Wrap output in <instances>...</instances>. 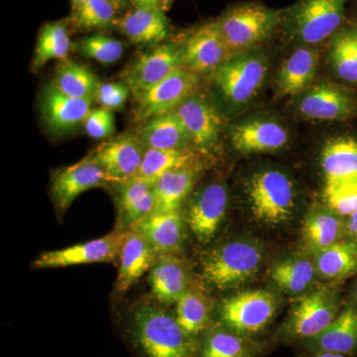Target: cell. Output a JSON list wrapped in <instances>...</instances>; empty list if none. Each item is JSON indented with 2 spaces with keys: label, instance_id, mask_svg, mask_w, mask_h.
<instances>
[{
  "label": "cell",
  "instance_id": "1",
  "mask_svg": "<svg viewBox=\"0 0 357 357\" xmlns=\"http://www.w3.org/2000/svg\"><path fill=\"white\" fill-rule=\"evenodd\" d=\"M126 333L140 357H199L198 340L188 335L175 314L160 305L143 303L134 307Z\"/></svg>",
  "mask_w": 357,
  "mask_h": 357
},
{
  "label": "cell",
  "instance_id": "2",
  "mask_svg": "<svg viewBox=\"0 0 357 357\" xmlns=\"http://www.w3.org/2000/svg\"><path fill=\"white\" fill-rule=\"evenodd\" d=\"M351 0H298L281 13L280 30L300 46L314 47L331 40L344 24Z\"/></svg>",
  "mask_w": 357,
  "mask_h": 357
},
{
  "label": "cell",
  "instance_id": "3",
  "mask_svg": "<svg viewBox=\"0 0 357 357\" xmlns=\"http://www.w3.org/2000/svg\"><path fill=\"white\" fill-rule=\"evenodd\" d=\"M282 10L260 2L229 7L215 20L230 58L253 51L280 30Z\"/></svg>",
  "mask_w": 357,
  "mask_h": 357
},
{
  "label": "cell",
  "instance_id": "4",
  "mask_svg": "<svg viewBox=\"0 0 357 357\" xmlns=\"http://www.w3.org/2000/svg\"><path fill=\"white\" fill-rule=\"evenodd\" d=\"M261 262V250L255 243L230 241L206 253L202 260V275L218 290H229L252 278Z\"/></svg>",
  "mask_w": 357,
  "mask_h": 357
},
{
  "label": "cell",
  "instance_id": "5",
  "mask_svg": "<svg viewBox=\"0 0 357 357\" xmlns=\"http://www.w3.org/2000/svg\"><path fill=\"white\" fill-rule=\"evenodd\" d=\"M248 196L251 211L258 222L276 225L292 217L295 190L284 173L268 170L255 174L248 182Z\"/></svg>",
  "mask_w": 357,
  "mask_h": 357
},
{
  "label": "cell",
  "instance_id": "6",
  "mask_svg": "<svg viewBox=\"0 0 357 357\" xmlns=\"http://www.w3.org/2000/svg\"><path fill=\"white\" fill-rule=\"evenodd\" d=\"M268 72L266 59L255 52L234 56L213 74V81L225 100L243 105L261 89Z\"/></svg>",
  "mask_w": 357,
  "mask_h": 357
},
{
  "label": "cell",
  "instance_id": "7",
  "mask_svg": "<svg viewBox=\"0 0 357 357\" xmlns=\"http://www.w3.org/2000/svg\"><path fill=\"white\" fill-rule=\"evenodd\" d=\"M126 236L128 230L114 229L107 236L86 243L45 251L33 261L32 267L34 269H54L93 263L119 264Z\"/></svg>",
  "mask_w": 357,
  "mask_h": 357
},
{
  "label": "cell",
  "instance_id": "8",
  "mask_svg": "<svg viewBox=\"0 0 357 357\" xmlns=\"http://www.w3.org/2000/svg\"><path fill=\"white\" fill-rule=\"evenodd\" d=\"M199 86V76L188 68L175 70L163 81L135 95L134 119L146 122L177 109L190 96L195 95Z\"/></svg>",
  "mask_w": 357,
  "mask_h": 357
},
{
  "label": "cell",
  "instance_id": "9",
  "mask_svg": "<svg viewBox=\"0 0 357 357\" xmlns=\"http://www.w3.org/2000/svg\"><path fill=\"white\" fill-rule=\"evenodd\" d=\"M276 298L264 290L245 291L231 296L220 305V323L241 335L259 333L272 321Z\"/></svg>",
  "mask_w": 357,
  "mask_h": 357
},
{
  "label": "cell",
  "instance_id": "10",
  "mask_svg": "<svg viewBox=\"0 0 357 357\" xmlns=\"http://www.w3.org/2000/svg\"><path fill=\"white\" fill-rule=\"evenodd\" d=\"M114 185L102 166L91 155L68 167L59 169L52 176L51 199L59 217H63L75 199L95 188Z\"/></svg>",
  "mask_w": 357,
  "mask_h": 357
},
{
  "label": "cell",
  "instance_id": "11",
  "mask_svg": "<svg viewBox=\"0 0 357 357\" xmlns=\"http://www.w3.org/2000/svg\"><path fill=\"white\" fill-rule=\"evenodd\" d=\"M183 67L185 65L181 46L161 43L136 58L124 70L122 79L135 96L163 81Z\"/></svg>",
  "mask_w": 357,
  "mask_h": 357
},
{
  "label": "cell",
  "instance_id": "12",
  "mask_svg": "<svg viewBox=\"0 0 357 357\" xmlns=\"http://www.w3.org/2000/svg\"><path fill=\"white\" fill-rule=\"evenodd\" d=\"M181 50L185 67L199 76L215 74L230 59L215 20L195 28L185 37Z\"/></svg>",
  "mask_w": 357,
  "mask_h": 357
},
{
  "label": "cell",
  "instance_id": "13",
  "mask_svg": "<svg viewBox=\"0 0 357 357\" xmlns=\"http://www.w3.org/2000/svg\"><path fill=\"white\" fill-rule=\"evenodd\" d=\"M144 151L137 135L123 134L100 143L89 155L116 185L137 178Z\"/></svg>",
  "mask_w": 357,
  "mask_h": 357
},
{
  "label": "cell",
  "instance_id": "14",
  "mask_svg": "<svg viewBox=\"0 0 357 357\" xmlns=\"http://www.w3.org/2000/svg\"><path fill=\"white\" fill-rule=\"evenodd\" d=\"M356 110L354 93L330 83H321L307 89L298 102L299 114L311 121H344L354 116Z\"/></svg>",
  "mask_w": 357,
  "mask_h": 357
},
{
  "label": "cell",
  "instance_id": "15",
  "mask_svg": "<svg viewBox=\"0 0 357 357\" xmlns=\"http://www.w3.org/2000/svg\"><path fill=\"white\" fill-rule=\"evenodd\" d=\"M227 204V188L220 183L206 185L192 198L187 222L199 243H208L217 234L225 220Z\"/></svg>",
  "mask_w": 357,
  "mask_h": 357
},
{
  "label": "cell",
  "instance_id": "16",
  "mask_svg": "<svg viewBox=\"0 0 357 357\" xmlns=\"http://www.w3.org/2000/svg\"><path fill=\"white\" fill-rule=\"evenodd\" d=\"M93 100L73 98L59 91L52 83L40 98V112L45 126L51 132L62 135L84 124L91 110Z\"/></svg>",
  "mask_w": 357,
  "mask_h": 357
},
{
  "label": "cell",
  "instance_id": "17",
  "mask_svg": "<svg viewBox=\"0 0 357 357\" xmlns=\"http://www.w3.org/2000/svg\"><path fill=\"white\" fill-rule=\"evenodd\" d=\"M337 300L328 290L312 292L296 305L288 323L292 337L314 338L328 328L337 318Z\"/></svg>",
  "mask_w": 357,
  "mask_h": 357
},
{
  "label": "cell",
  "instance_id": "18",
  "mask_svg": "<svg viewBox=\"0 0 357 357\" xmlns=\"http://www.w3.org/2000/svg\"><path fill=\"white\" fill-rule=\"evenodd\" d=\"M173 112L180 119L195 146L208 150L217 144L222 132V119L208 100L192 95Z\"/></svg>",
  "mask_w": 357,
  "mask_h": 357
},
{
  "label": "cell",
  "instance_id": "19",
  "mask_svg": "<svg viewBox=\"0 0 357 357\" xmlns=\"http://www.w3.org/2000/svg\"><path fill=\"white\" fill-rule=\"evenodd\" d=\"M117 230H128L135 223L157 211L155 183L135 178L114 185Z\"/></svg>",
  "mask_w": 357,
  "mask_h": 357
},
{
  "label": "cell",
  "instance_id": "20",
  "mask_svg": "<svg viewBox=\"0 0 357 357\" xmlns=\"http://www.w3.org/2000/svg\"><path fill=\"white\" fill-rule=\"evenodd\" d=\"M159 255L146 237L134 229L128 230L119 260V273L114 289L124 295L153 268Z\"/></svg>",
  "mask_w": 357,
  "mask_h": 357
},
{
  "label": "cell",
  "instance_id": "21",
  "mask_svg": "<svg viewBox=\"0 0 357 357\" xmlns=\"http://www.w3.org/2000/svg\"><path fill=\"white\" fill-rule=\"evenodd\" d=\"M151 295L160 305L176 304L192 285L185 262L177 255H159L148 275Z\"/></svg>",
  "mask_w": 357,
  "mask_h": 357
},
{
  "label": "cell",
  "instance_id": "22",
  "mask_svg": "<svg viewBox=\"0 0 357 357\" xmlns=\"http://www.w3.org/2000/svg\"><path fill=\"white\" fill-rule=\"evenodd\" d=\"M115 27L134 44L159 45L170 33V22L161 8H133L115 22Z\"/></svg>",
  "mask_w": 357,
  "mask_h": 357
},
{
  "label": "cell",
  "instance_id": "23",
  "mask_svg": "<svg viewBox=\"0 0 357 357\" xmlns=\"http://www.w3.org/2000/svg\"><path fill=\"white\" fill-rule=\"evenodd\" d=\"M130 229L146 237L159 255H177L183 248L184 222L178 211H155Z\"/></svg>",
  "mask_w": 357,
  "mask_h": 357
},
{
  "label": "cell",
  "instance_id": "24",
  "mask_svg": "<svg viewBox=\"0 0 357 357\" xmlns=\"http://www.w3.org/2000/svg\"><path fill=\"white\" fill-rule=\"evenodd\" d=\"M319 64V52L314 47L301 46L283 63L276 77V88L282 96H296L311 86Z\"/></svg>",
  "mask_w": 357,
  "mask_h": 357
},
{
  "label": "cell",
  "instance_id": "25",
  "mask_svg": "<svg viewBox=\"0 0 357 357\" xmlns=\"http://www.w3.org/2000/svg\"><path fill=\"white\" fill-rule=\"evenodd\" d=\"M231 143L241 153L275 151L287 144V130L272 121H252L238 124L230 132Z\"/></svg>",
  "mask_w": 357,
  "mask_h": 357
},
{
  "label": "cell",
  "instance_id": "26",
  "mask_svg": "<svg viewBox=\"0 0 357 357\" xmlns=\"http://www.w3.org/2000/svg\"><path fill=\"white\" fill-rule=\"evenodd\" d=\"M321 166L325 173V188L357 183V141L337 137L324 147Z\"/></svg>",
  "mask_w": 357,
  "mask_h": 357
},
{
  "label": "cell",
  "instance_id": "27",
  "mask_svg": "<svg viewBox=\"0 0 357 357\" xmlns=\"http://www.w3.org/2000/svg\"><path fill=\"white\" fill-rule=\"evenodd\" d=\"M137 136L145 147L155 149H187L191 142L184 126L174 112L144 122Z\"/></svg>",
  "mask_w": 357,
  "mask_h": 357
},
{
  "label": "cell",
  "instance_id": "28",
  "mask_svg": "<svg viewBox=\"0 0 357 357\" xmlns=\"http://www.w3.org/2000/svg\"><path fill=\"white\" fill-rule=\"evenodd\" d=\"M211 301L203 289L192 285L176 303L175 317L188 335L197 338L211 323Z\"/></svg>",
  "mask_w": 357,
  "mask_h": 357
},
{
  "label": "cell",
  "instance_id": "29",
  "mask_svg": "<svg viewBox=\"0 0 357 357\" xmlns=\"http://www.w3.org/2000/svg\"><path fill=\"white\" fill-rule=\"evenodd\" d=\"M330 57L340 79L357 84V21H345L331 38Z\"/></svg>",
  "mask_w": 357,
  "mask_h": 357
},
{
  "label": "cell",
  "instance_id": "30",
  "mask_svg": "<svg viewBox=\"0 0 357 357\" xmlns=\"http://www.w3.org/2000/svg\"><path fill=\"white\" fill-rule=\"evenodd\" d=\"M319 351L349 354L357 349V311L349 307L312 338Z\"/></svg>",
  "mask_w": 357,
  "mask_h": 357
},
{
  "label": "cell",
  "instance_id": "31",
  "mask_svg": "<svg viewBox=\"0 0 357 357\" xmlns=\"http://www.w3.org/2000/svg\"><path fill=\"white\" fill-rule=\"evenodd\" d=\"M197 173L196 166H192L163 174L155 182L157 211H178L192 191Z\"/></svg>",
  "mask_w": 357,
  "mask_h": 357
},
{
  "label": "cell",
  "instance_id": "32",
  "mask_svg": "<svg viewBox=\"0 0 357 357\" xmlns=\"http://www.w3.org/2000/svg\"><path fill=\"white\" fill-rule=\"evenodd\" d=\"M317 270L321 277L340 280L357 273V243L347 239L319 251Z\"/></svg>",
  "mask_w": 357,
  "mask_h": 357
},
{
  "label": "cell",
  "instance_id": "33",
  "mask_svg": "<svg viewBox=\"0 0 357 357\" xmlns=\"http://www.w3.org/2000/svg\"><path fill=\"white\" fill-rule=\"evenodd\" d=\"M53 84L65 95L93 100L100 86L98 77L91 70L68 59L61 61L56 67Z\"/></svg>",
  "mask_w": 357,
  "mask_h": 357
},
{
  "label": "cell",
  "instance_id": "34",
  "mask_svg": "<svg viewBox=\"0 0 357 357\" xmlns=\"http://www.w3.org/2000/svg\"><path fill=\"white\" fill-rule=\"evenodd\" d=\"M340 215L332 211H314L303 225V236L309 248L317 252L340 241L344 225Z\"/></svg>",
  "mask_w": 357,
  "mask_h": 357
},
{
  "label": "cell",
  "instance_id": "35",
  "mask_svg": "<svg viewBox=\"0 0 357 357\" xmlns=\"http://www.w3.org/2000/svg\"><path fill=\"white\" fill-rule=\"evenodd\" d=\"M72 48L67 24L56 21L45 24L40 29L35 47L32 66L35 70L43 67L51 60H67Z\"/></svg>",
  "mask_w": 357,
  "mask_h": 357
},
{
  "label": "cell",
  "instance_id": "36",
  "mask_svg": "<svg viewBox=\"0 0 357 357\" xmlns=\"http://www.w3.org/2000/svg\"><path fill=\"white\" fill-rule=\"evenodd\" d=\"M196 156L189 149L167 150L145 147L137 178L156 182L163 174L196 166Z\"/></svg>",
  "mask_w": 357,
  "mask_h": 357
},
{
  "label": "cell",
  "instance_id": "37",
  "mask_svg": "<svg viewBox=\"0 0 357 357\" xmlns=\"http://www.w3.org/2000/svg\"><path fill=\"white\" fill-rule=\"evenodd\" d=\"M316 268L305 258H292L275 264L270 270L272 281L289 293L306 290L314 280Z\"/></svg>",
  "mask_w": 357,
  "mask_h": 357
},
{
  "label": "cell",
  "instance_id": "38",
  "mask_svg": "<svg viewBox=\"0 0 357 357\" xmlns=\"http://www.w3.org/2000/svg\"><path fill=\"white\" fill-rule=\"evenodd\" d=\"M199 357H252V349L243 335L215 326L206 333Z\"/></svg>",
  "mask_w": 357,
  "mask_h": 357
},
{
  "label": "cell",
  "instance_id": "39",
  "mask_svg": "<svg viewBox=\"0 0 357 357\" xmlns=\"http://www.w3.org/2000/svg\"><path fill=\"white\" fill-rule=\"evenodd\" d=\"M119 9L109 0H86L73 11L70 24L79 31L114 26Z\"/></svg>",
  "mask_w": 357,
  "mask_h": 357
},
{
  "label": "cell",
  "instance_id": "40",
  "mask_svg": "<svg viewBox=\"0 0 357 357\" xmlns=\"http://www.w3.org/2000/svg\"><path fill=\"white\" fill-rule=\"evenodd\" d=\"M76 49L84 57L107 65L121 60L124 45L107 35L93 34L79 40L76 44Z\"/></svg>",
  "mask_w": 357,
  "mask_h": 357
},
{
  "label": "cell",
  "instance_id": "41",
  "mask_svg": "<svg viewBox=\"0 0 357 357\" xmlns=\"http://www.w3.org/2000/svg\"><path fill=\"white\" fill-rule=\"evenodd\" d=\"M324 195L331 210L340 217H349L357 211V183L325 188Z\"/></svg>",
  "mask_w": 357,
  "mask_h": 357
},
{
  "label": "cell",
  "instance_id": "42",
  "mask_svg": "<svg viewBox=\"0 0 357 357\" xmlns=\"http://www.w3.org/2000/svg\"><path fill=\"white\" fill-rule=\"evenodd\" d=\"M84 130L93 139H107L114 132V116L112 110L105 107L91 109L84 122Z\"/></svg>",
  "mask_w": 357,
  "mask_h": 357
},
{
  "label": "cell",
  "instance_id": "43",
  "mask_svg": "<svg viewBox=\"0 0 357 357\" xmlns=\"http://www.w3.org/2000/svg\"><path fill=\"white\" fill-rule=\"evenodd\" d=\"M129 89L126 83L100 84L95 96V100L102 107L110 110L119 109L126 105L129 96Z\"/></svg>",
  "mask_w": 357,
  "mask_h": 357
},
{
  "label": "cell",
  "instance_id": "44",
  "mask_svg": "<svg viewBox=\"0 0 357 357\" xmlns=\"http://www.w3.org/2000/svg\"><path fill=\"white\" fill-rule=\"evenodd\" d=\"M344 230L347 231L349 239L357 243V211L356 213L347 217V223L344 225Z\"/></svg>",
  "mask_w": 357,
  "mask_h": 357
},
{
  "label": "cell",
  "instance_id": "45",
  "mask_svg": "<svg viewBox=\"0 0 357 357\" xmlns=\"http://www.w3.org/2000/svg\"><path fill=\"white\" fill-rule=\"evenodd\" d=\"M128 1L132 4L133 8L163 9L164 0H128Z\"/></svg>",
  "mask_w": 357,
  "mask_h": 357
},
{
  "label": "cell",
  "instance_id": "46",
  "mask_svg": "<svg viewBox=\"0 0 357 357\" xmlns=\"http://www.w3.org/2000/svg\"><path fill=\"white\" fill-rule=\"evenodd\" d=\"M312 357H347L345 354H335V352L319 351Z\"/></svg>",
  "mask_w": 357,
  "mask_h": 357
},
{
  "label": "cell",
  "instance_id": "47",
  "mask_svg": "<svg viewBox=\"0 0 357 357\" xmlns=\"http://www.w3.org/2000/svg\"><path fill=\"white\" fill-rule=\"evenodd\" d=\"M109 1L112 2V3L114 4V6L116 7L117 9H119V10H121L128 0H109Z\"/></svg>",
  "mask_w": 357,
  "mask_h": 357
},
{
  "label": "cell",
  "instance_id": "48",
  "mask_svg": "<svg viewBox=\"0 0 357 357\" xmlns=\"http://www.w3.org/2000/svg\"><path fill=\"white\" fill-rule=\"evenodd\" d=\"M84 1H86V0H70V3H72L73 11L76 10L77 7L81 6Z\"/></svg>",
  "mask_w": 357,
  "mask_h": 357
},
{
  "label": "cell",
  "instance_id": "49",
  "mask_svg": "<svg viewBox=\"0 0 357 357\" xmlns=\"http://www.w3.org/2000/svg\"><path fill=\"white\" fill-rule=\"evenodd\" d=\"M173 2L174 0H164L163 10H167V9L170 8L171 6H172Z\"/></svg>",
  "mask_w": 357,
  "mask_h": 357
},
{
  "label": "cell",
  "instance_id": "50",
  "mask_svg": "<svg viewBox=\"0 0 357 357\" xmlns=\"http://www.w3.org/2000/svg\"><path fill=\"white\" fill-rule=\"evenodd\" d=\"M356 299H357V283H356Z\"/></svg>",
  "mask_w": 357,
  "mask_h": 357
}]
</instances>
